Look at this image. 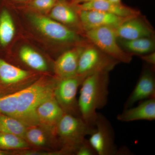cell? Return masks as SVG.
<instances>
[{"label": "cell", "mask_w": 155, "mask_h": 155, "mask_svg": "<svg viewBox=\"0 0 155 155\" xmlns=\"http://www.w3.org/2000/svg\"><path fill=\"white\" fill-rule=\"evenodd\" d=\"M109 73L88 75L81 85L78 104L81 116L90 126L95 128L97 110L107 105L109 95Z\"/></svg>", "instance_id": "obj_1"}, {"label": "cell", "mask_w": 155, "mask_h": 155, "mask_svg": "<svg viewBox=\"0 0 155 155\" xmlns=\"http://www.w3.org/2000/svg\"><path fill=\"white\" fill-rule=\"evenodd\" d=\"M55 81L43 79L35 81L29 86L18 91L16 119L27 127L38 125L36 110L39 105L54 95Z\"/></svg>", "instance_id": "obj_2"}, {"label": "cell", "mask_w": 155, "mask_h": 155, "mask_svg": "<svg viewBox=\"0 0 155 155\" xmlns=\"http://www.w3.org/2000/svg\"><path fill=\"white\" fill-rule=\"evenodd\" d=\"M29 20L40 33L50 40L63 45H83L89 42L85 37L66 25L37 14L29 15Z\"/></svg>", "instance_id": "obj_3"}, {"label": "cell", "mask_w": 155, "mask_h": 155, "mask_svg": "<svg viewBox=\"0 0 155 155\" xmlns=\"http://www.w3.org/2000/svg\"><path fill=\"white\" fill-rule=\"evenodd\" d=\"M95 129L90 127L81 117L64 113L58 122L57 134L62 149L67 154L75 153L78 147Z\"/></svg>", "instance_id": "obj_4"}, {"label": "cell", "mask_w": 155, "mask_h": 155, "mask_svg": "<svg viewBox=\"0 0 155 155\" xmlns=\"http://www.w3.org/2000/svg\"><path fill=\"white\" fill-rule=\"evenodd\" d=\"M84 37L103 52L119 63L130 64L132 57L120 47L114 28L102 27L85 31Z\"/></svg>", "instance_id": "obj_5"}, {"label": "cell", "mask_w": 155, "mask_h": 155, "mask_svg": "<svg viewBox=\"0 0 155 155\" xmlns=\"http://www.w3.org/2000/svg\"><path fill=\"white\" fill-rule=\"evenodd\" d=\"M119 63L89 42L81 54L77 74L87 76L95 73H110Z\"/></svg>", "instance_id": "obj_6"}, {"label": "cell", "mask_w": 155, "mask_h": 155, "mask_svg": "<svg viewBox=\"0 0 155 155\" xmlns=\"http://www.w3.org/2000/svg\"><path fill=\"white\" fill-rule=\"evenodd\" d=\"M87 76L77 75L67 78H57L54 94L64 113L81 117L78 100V89Z\"/></svg>", "instance_id": "obj_7"}, {"label": "cell", "mask_w": 155, "mask_h": 155, "mask_svg": "<svg viewBox=\"0 0 155 155\" xmlns=\"http://www.w3.org/2000/svg\"><path fill=\"white\" fill-rule=\"evenodd\" d=\"M90 143L98 155H115L118 153L115 135L110 121L103 114L97 113L95 129L90 135Z\"/></svg>", "instance_id": "obj_8"}, {"label": "cell", "mask_w": 155, "mask_h": 155, "mask_svg": "<svg viewBox=\"0 0 155 155\" xmlns=\"http://www.w3.org/2000/svg\"><path fill=\"white\" fill-rule=\"evenodd\" d=\"M33 74L29 71L11 65L0 58V85L7 91L15 92L34 82Z\"/></svg>", "instance_id": "obj_9"}, {"label": "cell", "mask_w": 155, "mask_h": 155, "mask_svg": "<svg viewBox=\"0 0 155 155\" xmlns=\"http://www.w3.org/2000/svg\"><path fill=\"white\" fill-rule=\"evenodd\" d=\"M114 28L117 38L133 40L155 37L153 27L141 14L127 19Z\"/></svg>", "instance_id": "obj_10"}, {"label": "cell", "mask_w": 155, "mask_h": 155, "mask_svg": "<svg viewBox=\"0 0 155 155\" xmlns=\"http://www.w3.org/2000/svg\"><path fill=\"white\" fill-rule=\"evenodd\" d=\"M152 66H144L137 83L124 104V109L138 102L155 98V76Z\"/></svg>", "instance_id": "obj_11"}, {"label": "cell", "mask_w": 155, "mask_h": 155, "mask_svg": "<svg viewBox=\"0 0 155 155\" xmlns=\"http://www.w3.org/2000/svg\"><path fill=\"white\" fill-rule=\"evenodd\" d=\"M77 10L85 32L91 29L100 27L116 28L127 19L134 17H119L104 11L97 10L78 9Z\"/></svg>", "instance_id": "obj_12"}, {"label": "cell", "mask_w": 155, "mask_h": 155, "mask_svg": "<svg viewBox=\"0 0 155 155\" xmlns=\"http://www.w3.org/2000/svg\"><path fill=\"white\" fill-rule=\"evenodd\" d=\"M64 112L54 95L39 105L36 110L38 125L57 136V127Z\"/></svg>", "instance_id": "obj_13"}, {"label": "cell", "mask_w": 155, "mask_h": 155, "mask_svg": "<svg viewBox=\"0 0 155 155\" xmlns=\"http://www.w3.org/2000/svg\"><path fill=\"white\" fill-rule=\"evenodd\" d=\"M87 45L76 46L61 54L54 64L57 78H67L77 75L79 58Z\"/></svg>", "instance_id": "obj_14"}, {"label": "cell", "mask_w": 155, "mask_h": 155, "mask_svg": "<svg viewBox=\"0 0 155 155\" xmlns=\"http://www.w3.org/2000/svg\"><path fill=\"white\" fill-rule=\"evenodd\" d=\"M50 16L52 19L73 29L84 37L85 31L76 8H73L65 2H59L56 3L51 9Z\"/></svg>", "instance_id": "obj_15"}, {"label": "cell", "mask_w": 155, "mask_h": 155, "mask_svg": "<svg viewBox=\"0 0 155 155\" xmlns=\"http://www.w3.org/2000/svg\"><path fill=\"white\" fill-rule=\"evenodd\" d=\"M75 5L76 8L79 10L104 11L119 17H134L141 14L139 10L123 5L122 2H115L110 0H98Z\"/></svg>", "instance_id": "obj_16"}, {"label": "cell", "mask_w": 155, "mask_h": 155, "mask_svg": "<svg viewBox=\"0 0 155 155\" xmlns=\"http://www.w3.org/2000/svg\"><path fill=\"white\" fill-rule=\"evenodd\" d=\"M117 119L125 122L139 120H155V98L141 101L136 107L124 109L121 114L117 115Z\"/></svg>", "instance_id": "obj_17"}, {"label": "cell", "mask_w": 155, "mask_h": 155, "mask_svg": "<svg viewBox=\"0 0 155 155\" xmlns=\"http://www.w3.org/2000/svg\"><path fill=\"white\" fill-rule=\"evenodd\" d=\"M56 137L49 130L37 125L27 127L25 140L32 146L43 148L58 144Z\"/></svg>", "instance_id": "obj_18"}, {"label": "cell", "mask_w": 155, "mask_h": 155, "mask_svg": "<svg viewBox=\"0 0 155 155\" xmlns=\"http://www.w3.org/2000/svg\"><path fill=\"white\" fill-rule=\"evenodd\" d=\"M117 40L122 49L132 56L143 55L155 51V37L133 40Z\"/></svg>", "instance_id": "obj_19"}, {"label": "cell", "mask_w": 155, "mask_h": 155, "mask_svg": "<svg viewBox=\"0 0 155 155\" xmlns=\"http://www.w3.org/2000/svg\"><path fill=\"white\" fill-rule=\"evenodd\" d=\"M19 56L22 62L34 70L41 72L48 70V64L44 57L30 47H22L19 50Z\"/></svg>", "instance_id": "obj_20"}, {"label": "cell", "mask_w": 155, "mask_h": 155, "mask_svg": "<svg viewBox=\"0 0 155 155\" xmlns=\"http://www.w3.org/2000/svg\"><path fill=\"white\" fill-rule=\"evenodd\" d=\"M16 28L10 12L3 9L0 13V45L6 47L11 43L15 36Z\"/></svg>", "instance_id": "obj_21"}, {"label": "cell", "mask_w": 155, "mask_h": 155, "mask_svg": "<svg viewBox=\"0 0 155 155\" xmlns=\"http://www.w3.org/2000/svg\"><path fill=\"white\" fill-rule=\"evenodd\" d=\"M27 127L18 119L0 114V132L15 134L25 139Z\"/></svg>", "instance_id": "obj_22"}, {"label": "cell", "mask_w": 155, "mask_h": 155, "mask_svg": "<svg viewBox=\"0 0 155 155\" xmlns=\"http://www.w3.org/2000/svg\"><path fill=\"white\" fill-rule=\"evenodd\" d=\"M29 144L24 139L11 134L0 132V149L25 150Z\"/></svg>", "instance_id": "obj_23"}, {"label": "cell", "mask_w": 155, "mask_h": 155, "mask_svg": "<svg viewBox=\"0 0 155 155\" xmlns=\"http://www.w3.org/2000/svg\"><path fill=\"white\" fill-rule=\"evenodd\" d=\"M18 91L0 97V114L16 118Z\"/></svg>", "instance_id": "obj_24"}, {"label": "cell", "mask_w": 155, "mask_h": 155, "mask_svg": "<svg viewBox=\"0 0 155 155\" xmlns=\"http://www.w3.org/2000/svg\"><path fill=\"white\" fill-rule=\"evenodd\" d=\"M75 153L77 155H97L93 148L90 143L88 140L85 139L84 141L76 149Z\"/></svg>", "instance_id": "obj_25"}, {"label": "cell", "mask_w": 155, "mask_h": 155, "mask_svg": "<svg viewBox=\"0 0 155 155\" xmlns=\"http://www.w3.org/2000/svg\"><path fill=\"white\" fill-rule=\"evenodd\" d=\"M56 3L55 0H33L31 5L39 11H47L51 10Z\"/></svg>", "instance_id": "obj_26"}, {"label": "cell", "mask_w": 155, "mask_h": 155, "mask_svg": "<svg viewBox=\"0 0 155 155\" xmlns=\"http://www.w3.org/2000/svg\"><path fill=\"white\" fill-rule=\"evenodd\" d=\"M142 61L150 66L155 67V52L149 53L140 56Z\"/></svg>", "instance_id": "obj_27"}, {"label": "cell", "mask_w": 155, "mask_h": 155, "mask_svg": "<svg viewBox=\"0 0 155 155\" xmlns=\"http://www.w3.org/2000/svg\"><path fill=\"white\" fill-rule=\"evenodd\" d=\"M73 1L74 5H79V4L94 2V1H98V0H73Z\"/></svg>", "instance_id": "obj_28"}, {"label": "cell", "mask_w": 155, "mask_h": 155, "mask_svg": "<svg viewBox=\"0 0 155 155\" xmlns=\"http://www.w3.org/2000/svg\"><path fill=\"white\" fill-rule=\"evenodd\" d=\"M12 152L7 151V150L0 149V155H11Z\"/></svg>", "instance_id": "obj_29"}, {"label": "cell", "mask_w": 155, "mask_h": 155, "mask_svg": "<svg viewBox=\"0 0 155 155\" xmlns=\"http://www.w3.org/2000/svg\"><path fill=\"white\" fill-rule=\"evenodd\" d=\"M112 2H121V0H110Z\"/></svg>", "instance_id": "obj_30"}, {"label": "cell", "mask_w": 155, "mask_h": 155, "mask_svg": "<svg viewBox=\"0 0 155 155\" xmlns=\"http://www.w3.org/2000/svg\"><path fill=\"white\" fill-rule=\"evenodd\" d=\"M16 1H24V0H16Z\"/></svg>", "instance_id": "obj_31"}]
</instances>
